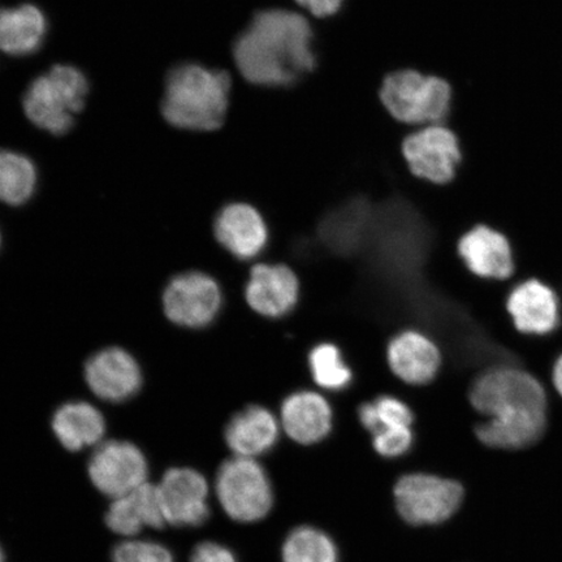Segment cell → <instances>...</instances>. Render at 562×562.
Listing matches in <instances>:
<instances>
[{
    "label": "cell",
    "instance_id": "cell-1",
    "mask_svg": "<svg viewBox=\"0 0 562 562\" xmlns=\"http://www.w3.org/2000/svg\"><path fill=\"white\" fill-rule=\"evenodd\" d=\"M551 390L527 370L510 364L484 370L469 390L477 441L502 452L537 446L547 430Z\"/></svg>",
    "mask_w": 562,
    "mask_h": 562
},
{
    "label": "cell",
    "instance_id": "cell-2",
    "mask_svg": "<svg viewBox=\"0 0 562 562\" xmlns=\"http://www.w3.org/2000/svg\"><path fill=\"white\" fill-rule=\"evenodd\" d=\"M238 70L256 86L290 87L315 66L313 31L291 11L259 12L234 48Z\"/></svg>",
    "mask_w": 562,
    "mask_h": 562
},
{
    "label": "cell",
    "instance_id": "cell-3",
    "mask_svg": "<svg viewBox=\"0 0 562 562\" xmlns=\"http://www.w3.org/2000/svg\"><path fill=\"white\" fill-rule=\"evenodd\" d=\"M231 79L223 70L182 65L168 75L161 112L168 123L189 131H214L226 119Z\"/></svg>",
    "mask_w": 562,
    "mask_h": 562
},
{
    "label": "cell",
    "instance_id": "cell-4",
    "mask_svg": "<svg viewBox=\"0 0 562 562\" xmlns=\"http://www.w3.org/2000/svg\"><path fill=\"white\" fill-rule=\"evenodd\" d=\"M88 90L89 83L81 70L55 66L26 90L25 114L40 128L56 136L65 135L72 128L75 115L83 109Z\"/></svg>",
    "mask_w": 562,
    "mask_h": 562
},
{
    "label": "cell",
    "instance_id": "cell-5",
    "mask_svg": "<svg viewBox=\"0 0 562 562\" xmlns=\"http://www.w3.org/2000/svg\"><path fill=\"white\" fill-rule=\"evenodd\" d=\"M382 102L390 114L406 124H437L449 114L452 89L437 76L400 70L385 77Z\"/></svg>",
    "mask_w": 562,
    "mask_h": 562
},
{
    "label": "cell",
    "instance_id": "cell-6",
    "mask_svg": "<svg viewBox=\"0 0 562 562\" xmlns=\"http://www.w3.org/2000/svg\"><path fill=\"white\" fill-rule=\"evenodd\" d=\"M217 501L236 522L261 521L272 509L273 490L269 474L257 460L232 457L217 470Z\"/></svg>",
    "mask_w": 562,
    "mask_h": 562
},
{
    "label": "cell",
    "instance_id": "cell-7",
    "mask_svg": "<svg viewBox=\"0 0 562 562\" xmlns=\"http://www.w3.org/2000/svg\"><path fill=\"white\" fill-rule=\"evenodd\" d=\"M393 494L405 522L427 526L448 521L460 509L465 490L451 477L411 473L400 477Z\"/></svg>",
    "mask_w": 562,
    "mask_h": 562
},
{
    "label": "cell",
    "instance_id": "cell-8",
    "mask_svg": "<svg viewBox=\"0 0 562 562\" xmlns=\"http://www.w3.org/2000/svg\"><path fill=\"white\" fill-rule=\"evenodd\" d=\"M457 257L470 276L492 283H504L516 276L515 250L503 231L476 223L457 238Z\"/></svg>",
    "mask_w": 562,
    "mask_h": 562
},
{
    "label": "cell",
    "instance_id": "cell-9",
    "mask_svg": "<svg viewBox=\"0 0 562 562\" xmlns=\"http://www.w3.org/2000/svg\"><path fill=\"white\" fill-rule=\"evenodd\" d=\"M223 294L220 284L205 272L180 273L164 293L167 318L187 328H203L220 315Z\"/></svg>",
    "mask_w": 562,
    "mask_h": 562
},
{
    "label": "cell",
    "instance_id": "cell-10",
    "mask_svg": "<svg viewBox=\"0 0 562 562\" xmlns=\"http://www.w3.org/2000/svg\"><path fill=\"white\" fill-rule=\"evenodd\" d=\"M88 473L94 487L114 501L147 483L149 467L137 446L124 440H109L97 446L89 460Z\"/></svg>",
    "mask_w": 562,
    "mask_h": 562
},
{
    "label": "cell",
    "instance_id": "cell-11",
    "mask_svg": "<svg viewBox=\"0 0 562 562\" xmlns=\"http://www.w3.org/2000/svg\"><path fill=\"white\" fill-rule=\"evenodd\" d=\"M505 311L516 331L527 337H547L561 327L559 293L537 278L524 279L512 285L505 300Z\"/></svg>",
    "mask_w": 562,
    "mask_h": 562
},
{
    "label": "cell",
    "instance_id": "cell-12",
    "mask_svg": "<svg viewBox=\"0 0 562 562\" xmlns=\"http://www.w3.org/2000/svg\"><path fill=\"white\" fill-rule=\"evenodd\" d=\"M403 153L411 171L434 184L452 181L462 157L454 133L438 124L426 126L407 137Z\"/></svg>",
    "mask_w": 562,
    "mask_h": 562
},
{
    "label": "cell",
    "instance_id": "cell-13",
    "mask_svg": "<svg viewBox=\"0 0 562 562\" xmlns=\"http://www.w3.org/2000/svg\"><path fill=\"white\" fill-rule=\"evenodd\" d=\"M167 525L199 527L210 517L206 477L191 468L167 470L157 484Z\"/></svg>",
    "mask_w": 562,
    "mask_h": 562
},
{
    "label": "cell",
    "instance_id": "cell-14",
    "mask_svg": "<svg viewBox=\"0 0 562 562\" xmlns=\"http://www.w3.org/2000/svg\"><path fill=\"white\" fill-rule=\"evenodd\" d=\"M385 356L392 374L409 385L431 383L445 368V353L438 341L419 329H404L393 336Z\"/></svg>",
    "mask_w": 562,
    "mask_h": 562
},
{
    "label": "cell",
    "instance_id": "cell-15",
    "mask_svg": "<svg viewBox=\"0 0 562 562\" xmlns=\"http://www.w3.org/2000/svg\"><path fill=\"white\" fill-rule=\"evenodd\" d=\"M300 279L283 263H257L245 285V300L252 312L267 319L284 318L297 306Z\"/></svg>",
    "mask_w": 562,
    "mask_h": 562
},
{
    "label": "cell",
    "instance_id": "cell-16",
    "mask_svg": "<svg viewBox=\"0 0 562 562\" xmlns=\"http://www.w3.org/2000/svg\"><path fill=\"white\" fill-rule=\"evenodd\" d=\"M86 379L91 392L109 403H123L143 384L137 361L122 348H105L89 358Z\"/></svg>",
    "mask_w": 562,
    "mask_h": 562
},
{
    "label": "cell",
    "instance_id": "cell-17",
    "mask_svg": "<svg viewBox=\"0 0 562 562\" xmlns=\"http://www.w3.org/2000/svg\"><path fill=\"white\" fill-rule=\"evenodd\" d=\"M279 420L288 438L301 446H314L331 434L334 409L319 392L301 390L283 400Z\"/></svg>",
    "mask_w": 562,
    "mask_h": 562
},
{
    "label": "cell",
    "instance_id": "cell-18",
    "mask_svg": "<svg viewBox=\"0 0 562 562\" xmlns=\"http://www.w3.org/2000/svg\"><path fill=\"white\" fill-rule=\"evenodd\" d=\"M214 232L217 243L232 256L250 261L262 255L269 243L263 216L248 203H231L217 214Z\"/></svg>",
    "mask_w": 562,
    "mask_h": 562
},
{
    "label": "cell",
    "instance_id": "cell-19",
    "mask_svg": "<svg viewBox=\"0 0 562 562\" xmlns=\"http://www.w3.org/2000/svg\"><path fill=\"white\" fill-rule=\"evenodd\" d=\"M280 430V420L269 407L249 405L229 419L224 439L235 456L257 460L278 445Z\"/></svg>",
    "mask_w": 562,
    "mask_h": 562
},
{
    "label": "cell",
    "instance_id": "cell-20",
    "mask_svg": "<svg viewBox=\"0 0 562 562\" xmlns=\"http://www.w3.org/2000/svg\"><path fill=\"white\" fill-rule=\"evenodd\" d=\"M104 521L112 532L122 537H135L145 527L164 529L167 524L158 487L145 483L128 494L114 498L105 513Z\"/></svg>",
    "mask_w": 562,
    "mask_h": 562
},
{
    "label": "cell",
    "instance_id": "cell-21",
    "mask_svg": "<svg viewBox=\"0 0 562 562\" xmlns=\"http://www.w3.org/2000/svg\"><path fill=\"white\" fill-rule=\"evenodd\" d=\"M53 431L60 445L70 452L100 446L105 434V420L95 406L86 402L61 405L53 417Z\"/></svg>",
    "mask_w": 562,
    "mask_h": 562
},
{
    "label": "cell",
    "instance_id": "cell-22",
    "mask_svg": "<svg viewBox=\"0 0 562 562\" xmlns=\"http://www.w3.org/2000/svg\"><path fill=\"white\" fill-rule=\"evenodd\" d=\"M46 31L45 15L35 5L0 9V50L5 54H34L42 46Z\"/></svg>",
    "mask_w": 562,
    "mask_h": 562
},
{
    "label": "cell",
    "instance_id": "cell-23",
    "mask_svg": "<svg viewBox=\"0 0 562 562\" xmlns=\"http://www.w3.org/2000/svg\"><path fill=\"white\" fill-rule=\"evenodd\" d=\"M37 186V171L21 154L0 150V201L19 206L32 199Z\"/></svg>",
    "mask_w": 562,
    "mask_h": 562
},
{
    "label": "cell",
    "instance_id": "cell-24",
    "mask_svg": "<svg viewBox=\"0 0 562 562\" xmlns=\"http://www.w3.org/2000/svg\"><path fill=\"white\" fill-rule=\"evenodd\" d=\"M307 367L314 383L322 390L340 392L353 382V370L334 342L316 344L307 356Z\"/></svg>",
    "mask_w": 562,
    "mask_h": 562
},
{
    "label": "cell",
    "instance_id": "cell-25",
    "mask_svg": "<svg viewBox=\"0 0 562 562\" xmlns=\"http://www.w3.org/2000/svg\"><path fill=\"white\" fill-rule=\"evenodd\" d=\"M374 214L364 199H353L336 207L322 222V235L331 243L357 241L371 229Z\"/></svg>",
    "mask_w": 562,
    "mask_h": 562
},
{
    "label": "cell",
    "instance_id": "cell-26",
    "mask_svg": "<svg viewBox=\"0 0 562 562\" xmlns=\"http://www.w3.org/2000/svg\"><path fill=\"white\" fill-rule=\"evenodd\" d=\"M281 558L283 562H339V551L326 532L301 526L286 537Z\"/></svg>",
    "mask_w": 562,
    "mask_h": 562
},
{
    "label": "cell",
    "instance_id": "cell-27",
    "mask_svg": "<svg viewBox=\"0 0 562 562\" xmlns=\"http://www.w3.org/2000/svg\"><path fill=\"white\" fill-rule=\"evenodd\" d=\"M358 420L361 426L374 435L382 428L412 427L414 413L404 400L392 395H382L358 407Z\"/></svg>",
    "mask_w": 562,
    "mask_h": 562
},
{
    "label": "cell",
    "instance_id": "cell-28",
    "mask_svg": "<svg viewBox=\"0 0 562 562\" xmlns=\"http://www.w3.org/2000/svg\"><path fill=\"white\" fill-rule=\"evenodd\" d=\"M111 562H175V558L164 544L147 540H128L112 550Z\"/></svg>",
    "mask_w": 562,
    "mask_h": 562
},
{
    "label": "cell",
    "instance_id": "cell-29",
    "mask_svg": "<svg viewBox=\"0 0 562 562\" xmlns=\"http://www.w3.org/2000/svg\"><path fill=\"white\" fill-rule=\"evenodd\" d=\"M372 448L384 459H397L411 451L414 445L412 427L382 428L371 435Z\"/></svg>",
    "mask_w": 562,
    "mask_h": 562
},
{
    "label": "cell",
    "instance_id": "cell-30",
    "mask_svg": "<svg viewBox=\"0 0 562 562\" xmlns=\"http://www.w3.org/2000/svg\"><path fill=\"white\" fill-rule=\"evenodd\" d=\"M191 562H237L229 548L215 542H203L192 552Z\"/></svg>",
    "mask_w": 562,
    "mask_h": 562
},
{
    "label": "cell",
    "instance_id": "cell-31",
    "mask_svg": "<svg viewBox=\"0 0 562 562\" xmlns=\"http://www.w3.org/2000/svg\"><path fill=\"white\" fill-rule=\"evenodd\" d=\"M296 2L315 16L327 18L340 10L344 0H296Z\"/></svg>",
    "mask_w": 562,
    "mask_h": 562
},
{
    "label": "cell",
    "instance_id": "cell-32",
    "mask_svg": "<svg viewBox=\"0 0 562 562\" xmlns=\"http://www.w3.org/2000/svg\"><path fill=\"white\" fill-rule=\"evenodd\" d=\"M551 392L562 400V353L553 362L551 371Z\"/></svg>",
    "mask_w": 562,
    "mask_h": 562
},
{
    "label": "cell",
    "instance_id": "cell-33",
    "mask_svg": "<svg viewBox=\"0 0 562 562\" xmlns=\"http://www.w3.org/2000/svg\"><path fill=\"white\" fill-rule=\"evenodd\" d=\"M0 562H5L4 552L2 550V547H0Z\"/></svg>",
    "mask_w": 562,
    "mask_h": 562
}]
</instances>
